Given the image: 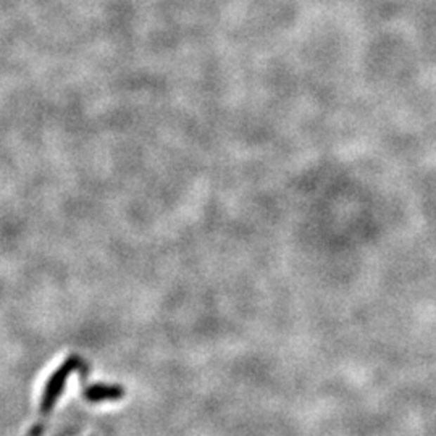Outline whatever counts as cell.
Here are the masks:
<instances>
[{
    "label": "cell",
    "instance_id": "1",
    "mask_svg": "<svg viewBox=\"0 0 436 436\" xmlns=\"http://www.w3.org/2000/svg\"><path fill=\"white\" fill-rule=\"evenodd\" d=\"M79 365H81V359L78 356H72V357H68L67 361L62 364V367H60L57 372L52 375L51 380H49L47 386H46L44 397H42V404H41V412L42 413L49 412L53 407L56 401L58 399V396L62 395V391L65 388V383H67L68 375L75 372L76 368H79Z\"/></svg>",
    "mask_w": 436,
    "mask_h": 436
},
{
    "label": "cell",
    "instance_id": "2",
    "mask_svg": "<svg viewBox=\"0 0 436 436\" xmlns=\"http://www.w3.org/2000/svg\"><path fill=\"white\" fill-rule=\"evenodd\" d=\"M124 396V390L122 386L115 385H92L84 390V397L89 402L101 401H117Z\"/></svg>",
    "mask_w": 436,
    "mask_h": 436
}]
</instances>
